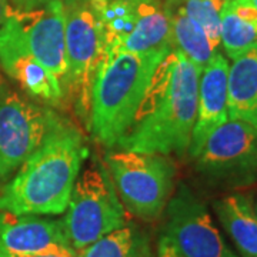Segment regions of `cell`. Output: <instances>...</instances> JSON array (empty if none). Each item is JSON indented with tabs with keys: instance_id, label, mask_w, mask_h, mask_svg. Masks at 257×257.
Listing matches in <instances>:
<instances>
[{
	"instance_id": "6",
	"label": "cell",
	"mask_w": 257,
	"mask_h": 257,
	"mask_svg": "<svg viewBox=\"0 0 257 257\" xmlns=\"http://www.w3.org/2000/svg\"><path fill=\"white\" fill-rule=\"evenodd\" d=\"M194 170L213 190L237 192L257 184V128L229 117L207 138Z\"/></svg>"
},
{
	"instance_id": "27",
	"label": "cell",
	"mask_w": 257,
	"mask_h": 257,
	"mask_svg": "<svg viewBox=\"0 0 257 257\" xmlns=\"http://www.w3.org/2000/svg\"><path fill=\"white\" fill-rule=\"evenodd\" d=\"M251 3H253V5L257 8V0H251Z\"/></svg>"
},
{
	"instance_id": "4",
	"label": "cell",
	"mask_w": 257,
	"mask_h": 257,
	"mask_svg": "<svg viewBox=\"0 0 257 257\" xmlns=\"http://www.w3.org/2000/svg\"><path fill=\"white\" fill-rule=\"evenodd\" d=\"M103 162L124 210L146 223L163 216L176 190V166L172 157L109 149Z\"/></svg>"
},
{
	"instance_id": "17",
	"label": "cell",
	"mask_w": 257,
	"mask_h": 257,
	"mask_svg": "<svg viewBox=\"0 0 257 257\" xmlns=\"http://www.w3.org/2000/svg\"><path fill=\"white\" fill-rule=\"evenodd\" d=\"M163 5L170 22L175 49L186 56L196 67L203 70L214 56L220 53V50L211 43L204 29L189 18L183 10L167 0H163Z\"/></svg>"
},
{
	"instance_id": "25",
	"label": "cell",
	"mask_w": 257,
	"mask_h": 257,
	"mask_svg": "<svg viewBox=\"0 0 257 257\" xmlns=\"http://www.w3.org/2000/svg\"><path fill=\"white\" fill-rule=\"evenodd\" d=\"M32 257H77V253L74 254H64V253H46V254H37Z\"/></svg>"
},
{
	"instance_id": "12",
	"label": "cell",
	"mask_w": 257,
	"mask_h": 257,
	"mask_svg": "<svg viewBox=\"0 0 257 257\" xmlns=\"http://www.w3.org/2000/svg\"><path fill=\"white\" fill-rule=\"evenodd\" d=\"M12 15L19 23L32 55L60 83L63 82L67 72L63 0H50L28 12L12 10Z\"/></svg>"
},
{
	"instance_id": "13",
	"label": "cell",
	"mask_w": 257,
	"mask_h": 257,
	"mask_svg": "<svg viewBox=\"0 0 257 257\" xmlns=\"http://www.w3.org/2000/svg\"><path fill=\"white\" fill-rule=\"evenodd\" d=\"M227 57L217 53L200 73L197 116L187 156L194 160L211 133L229 119L227 110Z\"/></svg>"
},
{
	"instance_id": "2",
	"label": "cell",
	"mask_w": 257,
	"mask_h": 257,
	"mask_svg": "<svg viewBox=\"0 0 257 257\" xmlns=\"http://www.w3.org/2000/svg\"><path fill=\"white\" fill-rule=\"evenodd\" d=\"M86 153L82 133L60 117L15 177L0 187V210L28 216L63 214Z\"/></svg>"
},
{
	"instance_id": "3",
	"label": "cell",
	"mask_w": 257,
	"mask_h": 257,
	"mask_svg": "<svg viewBox=\"0 0 257 257\" xmlns=\"http://www.w3.org/2000/svg\"><path fill=\"white\" fill-rule=\"evenodd\" d=\"M162 53H109L93 82L87 132L100 145L114 149L126 135L146 94Z\"/></svg>"
},
{
	"instance_id": "22",
	"label": "cell",
	"mask_w": 257,
	"mask_h": 257,
	"mask_svg": "<svg viewBox=\"0 0 257 257\" xmlns=\"http://www.w3.org/2000/svg\"><path fill=\"white\" fill-rule=\"evenodd\" d=\"M49 2H50V0H9L12 9L18 10V12L33 10L36 9V8L43 6V5H46Z\"/></svg>"
},
{
	"instance_id": "1",
	"label": "cell",
	"mask_w": 257,
	"mask_h": 257,
	"mask_svg": "<svg viewBox=\"0 0 257 257\" xmlns=\"http://www.w3.org/2000/svg\"><path fill=\"white\" fill-rule=\"evenodd\" d=\"M202 70L170 50L159 63L126 135L114 149L184 157L189 152Z\"/></svg>"
},
{
	"instance_id": "9",
	"label": "cell",
	"mask_w": 257,
	"mask_h": 257,
	"mask_svg": "<svg viewBox=\"0 0 257 257\" xmlns=\"http://www.w3.org/2000/svg\"><path fill=\"white\" fill-rule=\"evenodd\" d=\"M182 257H240L216 227L207 206L180 183L163 211L162 233Z\"/></svg>"
},
{
	"instance_id": "28",
	"label": "cell",
	"mask_w": 257,
	"mask_h": 257,
	"mask_svg": "<svg viewBox=\"0 0 257 257\" xmlns=\"http://www.w3.org/2000/svg\"><path fill=\"white\" fill-rule=\"evenodd\" d=\"M2 84H3V83H2V80H0V86H2Z\"/></svg>"
},
{
	"instance_id": "8",
	"label": "cell",
	"mask_w": 257,
	"mask_h": 257,
	"mask_svg": "<svg viewBox=\"0 0 257 257\" xmlns=\"http://www.w3.org/2000/svg\"><path fill=\"white\" fill-rule=\"evenodd\" d=\"M60 116L0 86V182H8L32 156Z\"/></svg>"
},
{
	"instance_id": "23",
	"label": "cell",
	"mask_w": 257,
	"mask_h": 257,
	"mask_svg": "<svg viewBox=\"0 0 257 257\" xmlns=\"http://www.w3.org/2000/svg\"><path fill=\"white\" fill-rule=\"evenodd\" d=\"M156 257H182L177 250H176L169 240L165 239L163 236H160L157 240V247H156Z\"/></svg>"
},
{
	"instance_id": "21",
	"label": "cell",
	"mask_w": 257,
	"mask_h": 257,
	"mask_svg": "<svg viewBox=\"0 0 257 257\" xmlns=\"http://www.w3.org/2000/svg\"><path fill=\"white\" fill-rule=\"evenodd\" d=\"M199 23L211 43L220 50V13L224 0H167Z\"/></svg>"
},
{
	"instance_id": "18",
	"label": "cell",
	"mask_w": 257,
	"mask_h": 257,
	"mask_svg": "<svg viewBox=\"0 0 257 257\" xmlns=\"http://www.w3.org/2000/svg\"><path fill=\"white\" fill-rule=\"evenodd\" d=\"M77 257H156V250L146 230L127 221L120 229L77 251Z\"/></svg>"
},
{
	"instance_id": "20",
	"label": "cell",
	"mask_w": 257,
	"mask_h": 257,
	"mask_svg": "<svg viewBox=\"0 0 257 257\" xmlns=\"http://www.w3.org/2000/svg\"><path fill=\"white\" fill-rule=\"evenodd\" d=\"M220 43L230 60L243 55L257 43V26L240 18L230 0H224L221 8Z\"/></svg>"
},
{
	"instance_id": "15",
	"label": "cell",
	"mask_w": 257,
	"mask_h": 257,
	"mask_svg": "<svg viewBox=\"0 0 257 257\" xmlns=\"http://www.w3.org/2000/svg\"><path fill=\"white\" fill-rule=\"evenodd\" d=\"M173 49L172 29L163 0H140L135 29L111 53H162Z\"/></svg>"
},
{
	"instance_id": "16",
	"label": "cell",
	"mask_w": 257,
	"mask_h": 257,
	"mask_svg": "<svg viewBox=\"0 0 257 257\" xmlns=\"http://www.w3.org/2000/svg\"><path fill=\"white\" fill-rule=\"evenodd\" d=\"M227 110L230 119L257 128V43L229 64Z\"/></svg>"
},
{
	"instance_id": "14",
	"label": "cell",
	"mask_w": 257,
	"mask_h": 257,
	"mask_svg": "<svg viewBox=\"0 0 257 257\" xmlns=\"http://www.w3.org/2000/svg\"><path fill=\"white\" fill-rule=\"evenodd\" d=\"M219 223L229 234L240 257H257V216L253 197L229 192L213 202Z\"/></svg>"
},
{
	"instance_id": "24",
	"label": "cell",
	"mask_w": 257,
	"mask_h": 257,
	"mask_svg": "<svg viewBox=\"0 0 257 257\" xmlns=\"http://www.w3.org/2000/svg\"><path fill=\"white\" fill-rule=\"evenodd\" d=\"M12 6H10L9 0H0V26L6 22V19L9 18L12 13Z\"/></svg>"
},
{
	"instance_id": "10",
	"label": "cell",
	"mask_w": 257,
	"mask_h": 257,
	"mask_svg": "<svg viewBox=\"0 0 257 257\" xmlns=\"http://www.w3.org/2000/svg\"><path fill=\"white\" fill-rule=\"evenodd\" d=\"M0 67L30 97L53 107L62 104V83L32 55L12 13L0 26Z\"/></svg>"
},
{
	"instance_id": "26",
	"label": "cell",
	"mask_w": 257,
	"mask_h": 257,
	"mask_svg": "<svg viewBox=\"0 0 257 257\" xmlns=\"http://www.w3.org/2000/svg\"><path fill=\"white\" fill-rule=\"evenodd\" d=\"M254 210H256V216H257V196H256V200H254Z\"/></svg>"
},
{
	"instance_id": "11",
	"label": "cell",
	"mask_w": 257,
	"mask_h": 257,
	"mask_svg": "<svg viewBox=\"0 0 257 257\" xmlns=\"http://www.w3.org/2000/svg\"><path fill=\"white\" fill-rule=\"evenodd\" d=\"M46 253H77L62 220L0 210V257H32Z\"/></svg>"
},
{
	"instance_id": "19",
	"label": "cell",
	"mask_w": 257,
	"mask_h": 257,
	"mask_svg": "<svg viewBox=\"0 0 257 257\" xmlns=\"http://www.w3.org/2000/svg\"><path fill=\"white\" fill-rule=\"evenodd\" d=\"M99 20L106 55L114 52L132 33L138 20L140 0H87Z\"/></svg>"
},
{
	"instance_id": "7",
	"label": "cell",
	"mask_w": 257,
	"mask_h": 257,
	"mask_svg": "<svg viewBox=\"0 0 257 257\" xmlns=\"http://www.w3.org/2000/svg\"><path fill=\"white\" fill-rule=\"evenodd\" d=\"M67 72L62 87L87 128L93 82L106 57L99 20L87 0H63Z\"/></svg>"
},
{
	"instance_id": "5",
	"label": "cell",
	"mask_w": 257,
	"mask_h": 257,
	"mask_svg": "<svg viewBox=\"0 0 257 257\" xmlns=\"http://www.w3.org/2000/svg\"><path fill=\"white\" fill-rule=\"evenodd\" d=\"M62 224L76 251L127 223L126 210L104 162L94 157L79 173Z\"/></svg>"
}]
</instances>
